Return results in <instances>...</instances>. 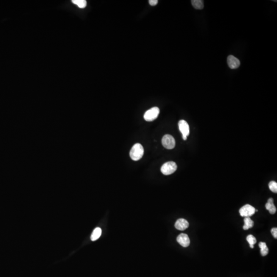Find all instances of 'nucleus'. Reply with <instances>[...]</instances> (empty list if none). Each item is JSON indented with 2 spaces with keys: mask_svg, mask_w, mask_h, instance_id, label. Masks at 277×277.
<instances>
[{
  "mask_svg": "<svg viewBox=\"0 0 277 277\" xmlns=\"http://www.w3.org/2000/svg\"><path fill=\"white\" fill-rule=\"evenodd\" d=\"M144 148L140 143H136L132 146L129 153L130 158L134 161L140 160L143 156Z\"/></svg>",
  "mask_w": 277,
  "mask_h": 277,
  "instance_id": "1",
  "label": "nucleus"
},
{
  "mask_svg": "<svg viewBox=\"0 0 277 277\" xmlns=\"http://www.w3.org/2000/svg\"><path fill=\"white\" fill-rule=\"evenodd\" d=\"M177 169L176 163L173 161H170L164 164L161 168V171L163 175H169L175 173Z\"/></svg>",
  "mask_w": 277,
  "mask_h": 277,
  "instance_id": "2",
  "label": "nucleus"
},
{
  "mask_svg": "<svg viewBox=\"0 0 277 277\" xmlns=\"http://www.w3.org/2000/svg\"><path fill=\"white\" fill-rule=\"evenodd\" d=\"M160 114V109L157 107H154L151 108L145 112L144 118L145 121L148 122H151L158 118Z\"/></svg>",
  "mask_w": 277,
  "mask_h": 277,
  "instance_id": "3",
  "label": "nucleus"
},
{
  "mask_svg": "<svg viewBox=\"0 0 277 277\" xmlns=\"http://www.w3.org/2000/svg\"><path fill=\"white\" fill-rule=\"evenodd\" d=\"M162 143L165 148L172 149L175 147L176 141L173 136L170 134H165L162 138Z\"/></svg>",
  "mask_w": 277,
  "mask_h": 277,
  "instance_id": "4",
  "label": "nucleus"
},
{
  "mask_svg": "<svg viewBox=\"0 0 277 277\" xmlns=\"http://www.w3.org/2000/svg\"><path fill=\"white\" fill-rule=\"evenodd\" d=\"M256 209L249 204H246L239 210L240 216L243 217H250L255 214Z\"/></svg>",
  "mask_w": 277,
  "mask_h": 277,
  "instance_id": "5",
  "label": "nucleus"
},
{
  "mask_svg": "<svg viewBox=\"0 0 277 277\" xmlns=\"http://www.w3.org/2000/svg\"><path fill=\"white\" fill-rule=\"evenodd\" d=\"M179 128L182 134V137H187L190 134V126L187 122L185 120H182L179 122Z\"/></svg>",
  "mask_w": 277,
  "mask_h": 277,
  "instance_id": "6",
  "label": "nucleus"
},
{
  "mask_svg": "<svg viewBox=\"0 0 277 277\" xmlns=\"http://www.w3.org/2000/svg\"><path fill=\"white\" fill-rule=\"evenodd\" d=\"M177 242L180 244L181 245L187 248L190 244V239L187 234L182 233L179 234L177 238Z\"/></svg>",
  "mask_w": 277,
  "mask_h": 277,
  "instance_id": "7",
  "label": "nucleus"
},
{
  "mask_svg": "<svg viewBox=\"0 0 277 277\" xmlns=\"http://www.w3.org/2000/svg\"><path fill=\"white\" fill-rule=\"evenodd\" d=\"M227 64L231 69H236L239 67L240 62L239 60L232 55L227 57Z\"/></svg>",
  "mask_w": 277,
  "mask_h": 277,
  "instance_id": "8",
  "label": "nucleus"
},
{
  "mask_svg": "<svg viewBox=\"0 0 277 277\" xmlns=\"http://www.w3.org/2000/svg\"><path fill=\"white\" fill-rule=\"evenodd\" d=\"M175 226L178 230L184 231L189 227V223L186 220L181 218L176 222Z\"/></svg>",
  "mask_w": 277,
  "mask_h": 277,
  "instance_id": "9",
  "label": "nucleus"
},
{
  "mask_svg": "<svg viewBox=\"0 0 277 277\" xmlns=\"http://www.w3.org/2000/svg\"><path fill=\"white\" fill-rule=\"evenodd\" d=\"M265 207L267 210L269 211L270 214H275L277 212V208L273 203V198H270L268 200L267 202L265 205Z\"/></svg>",
  "mask_w": 277,
  "mask_h": 277,
  "instance_id": "10",
  "label": "nucleus"
},
{
  "mask_svg": "<svg viewBox=\"0 0 277 277\" xmlns=\"http://www.w3.org/2000/svg\"><path fill=\"white\" fill-rule=\"evenodd\" d=\"M102 234V229L100 227H97L94 229L91 236V240L95 241L98 240Z\"/></svg>",
  "mask_w": 277,
  "mask_h": 277,
  "instance_id": "11",
  "label": "nucleus"
},
{
  "mask_svg": "<svg viewBox=\"0 0 277 277\" xmlns=\"http://www.w3.org/2000/svg\"><path fill=\"white\" fill-rule=\"evenodd\" d=\"M244 225L243 226L244 230H248L253 226L254 222L250 217H245L244 219Z\"/></svg>",
  "mask_w": 277,
  "mask_h": 277,
  "instance_id": "12",
  "label": "nucleus"
},
{
  "mask_svg": "<svg viewBox=\"0 0 277 277\" xmlns=\"http://www.w3.org/2000/svg\"><path fill=\"white\" fill-rule=\"evenodd\" d=\"M259 246L260 248L261 254L262 256H266L268 253V248L265 242H261L259 244Z\"/></svg>",
  "mask_w": 277,
  "mask_h": 277,
  "instance_id": "13",
  "label": "nucleus"
},
{
  "mask_svg": "<svg viewBox=\"0 0 277 277\" xmlns=\"http://www.w3.org/2000/svg\"><path fill=\"white\" fill-rule=\"evenodd\" d=\"M192 4L193 7L197 10H202L204 7L203 1L202 0H193Z\"/></svg>",
  "mask_w": 277,
  "mask_h": 277,
  "instance_id": "14",
  "label": "nucleus"
},
{
  "mask_svg": "<svg viewBox=\"0 0 277 277\" xmlns=\"http://www.w3.org/2000/svg\"><path fill=\"white\" fill-rule=\"evenodd\" d=\"M246 240L248 241V243L249 244L250 248H253L254 245L257 242V240H256V239L255 237L253 236V235H251V234H249L246 237Z\"/></svg>",
  "mask_w": 277,
  "mask_h": 277,
  "instance_id": "15",
  "label": "nucleus"
},
{
  "mask_svg": "<svg viewBox=\"0 0 277 277\" xmlns=\"http://www.w3.org/2000/svg\"><path fill=\"white\" fill-rule=\"evenodd\" d=\"M72 2L80 8H84L87 5V2L85 0H73Z\"/></svg>",
  "mask_w": 277,
  "mask_h": 277,
  "instance_id": "16",
  "label": "nucleus"
},
{
  "mask_svg": "<svg viewBox=\"0 0 277 277\" xmlns=\"http://www.w3.org/2000/svg\"><path fill=\"white\" fill-rule=\"evenodd\" d=\"M268 186L270 190L275 193H277V183L275 181H272L270 182L268 184Z\"/></svg>",
  "mask_w": 277,
  "mask_h": 277,
  "instance_id": "17",
  "label": "nucleus"
},
{
  "mask_svg": "<svg viewBox=\"0 0 277 277\" xmlns=\"http://www.w3.org/2000/svg\"><path fill=\"white\" fill-rule=\"evenodd\" d=\"M271 233H272L273 236L277 239V228H273L271 229Z\"/></svg>",
  "mask_w": 277,
  "mask_h": 277,
  "instance_id": "18",
  "label": "nucleus"
},
{
  "mask_svg": "<svg viewBox=\"0 0 277 277\" xmlns=\"http://www.w3.org/2000/svg\"><path fill=\"white\" fill-rule=\"evenodd\" d=\"M158 0H149V4L153 6L156 5L157 4H158Z\"/></svg>",
  "mask_w": 277,
  "mask_h": 277,
  "instance_id": "19",
  "label": "nucleus"
}]
</instances>
